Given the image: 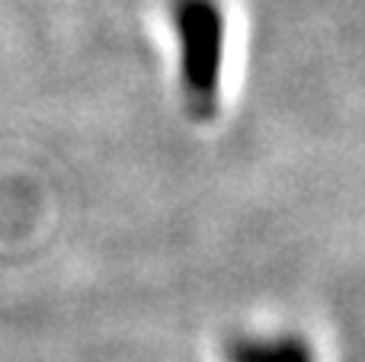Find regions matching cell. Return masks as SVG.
<instances>
[{"instance_id": "obj_2", "label": "cell", "mask_w": 365, "mask_h": 362, "mask_svg": "<svg viewBox=\"0 0 365 362\" xmlns=\"http://www.w3.org/2000/svg\"><path fill=\"white\" fill-rule=\"evenodd\" d=\"M227 362H317V353L308 337L295 331H272V333H240L227 340Z\"/></svg>"}, {"instance_id": "obj_1", "label": "cell", "mask_w": 365, "mask_h": 362, "mask_svg": "<svg viewBox=\"0 0 365 362\" xmlns=\"http://www.w3.org/2000/svg\"><path fill=\"white\" fill-rule=\"evenodd\" d=\"M177 38V81L182 109L192 122H215L225 103L227 13L221 0H167Z\"/></svg>"}]
</instances>
